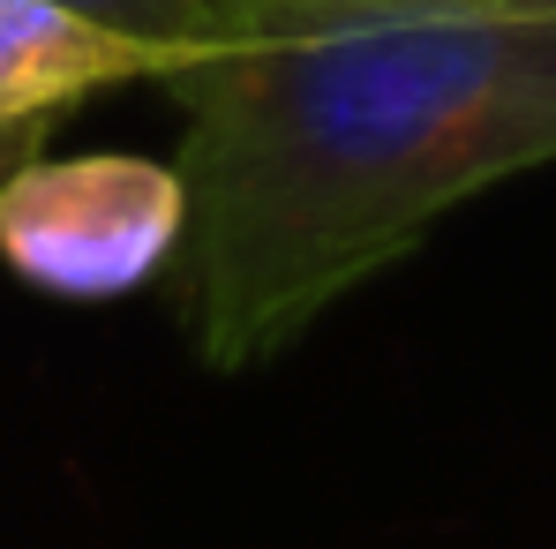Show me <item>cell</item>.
Wrapping results in <instances>:
<instances>
[{
    "label": "cell",
    "mask_w": 556,
    "mask_h": 549,
    "mask_svg": "<svg viewBox=\"0 0 556 549\" xmlns=\"http://www.w3.org/2000/svg\"><path fill=\"white\" fill-rule=\"evenodd\" d=\"M188 226L174 294L195 362L233 376L399 264L466 196L556 159V0L226 8L166 76Z\"/></svg>",
    "instance_id": "6da1fadb"
},
{
    "label": "cell",
    "mask_w": 556,
    "mask_h": 549,
    "mask_svg": "<svg viewBox=\"0 0 556 549\" xmlns=\"http://www.w3.org/2000/svg\"><path fill=\"white\" fill-rule=\"evenodd\" d=\"M188 188L174 159L76 151L0 182V264L46 301H121L174 264Z\"/></svg>",
    "instance_id": "7a4b0ae2"
},
{
    "label": "cell",
    "mask_w": 556,
    "mask_h": 549,
    "mask_svg": "<svg viewBox=\"0 0 556 549\" xmlns=\"http://www.w3.org/2000/svg\"><path fill=\"white\" fill-rule=\"evenodd\" d=\"M188 53L61 0H0V128H46L113 84H166Z\"/></svg>",
    "instance_id": "3957f363"
},
{
    "label": "cell",
    "mask_w": 556,
    "mask_h": 549,
    "mask_svg": "<svg viewBox=\"0 0 556 549\" xmlns=\"http://www.w3.org/2000/svg\"><path fill=\"white\" fill-rule=\"evenodd\" d=\"M61 8H84L113 30H136V38L181 46V53H203L218 38V0H61Z\"/></svg>",
    "instance_id": "277c9868"
},
{
    "label": "cell",
    "mask_w": 556,
    "mask_h": 549,
    "mask_svg": "<svg viewBox=\"0 0 556 549\" xmlns=\"http://www.w3.org/2000/svg\"><path fill=\"white\" fill-rule=\"evenodd\" d=\"M226 8H249V0H218V23ZM286 8H527V0H286Z\"/></svg>",
    "instance_id": "5b68a950"
},
{
    "label": "cell",
    "mask_w": 556,
    "mask_h": 549,
    "mask_svg": "<svg viewBox=\"0 0 556 549\" xmlns=\"http://www.w3.org/2000/svg\"><path fill=\"white\" fill-rule=\"evenodd\" d=\"M38 144H46V128H0V182H8L23 159H38Z\"/></svg>",
    "instance_id": "8992f818"
}]
</instances>
